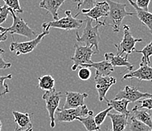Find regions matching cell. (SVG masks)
<instances>
[{
  "label": "cell",
  "mask_w": 152,
  "mask_h": 131,
  "mask_svg": "<svg viewBox=\"0 0 152 131\" xmlns=\"http://www.w3.org/2000/svg\"><path fill=\"white\" fill-rule=\"evenodd\" d=\"M73 1H74V2H77V4H78L79 2H80V0H73Z\"/></svg>",
  "instance_id": "cell-39"
},
{
  "label": "cell",
  "mask_w": 152,
  "mask_h": 131,
  "mask_svg": "<svg viewBox=\"0 0 152 131\" xmlns=\"http://www.w3.org/2000/svg\"><path fill=\"white\" fill-rule=\"evenodd\" d=\"M98 0H80V2L77 4V9L78 10L91 9L96 4Z\"/></svg>",
  "instance_id": "cell-31"
},
{
  "label": "cell",
  "mask_w": 152,
  "mask_h": 131,
  "mask_svg": "<svg viewBox=\"0 0 152 131\" xmlns=\"http://www.w3.org/2000/svg\"><path fill=\"white\" fill-rule=\"evenodd\" d=\"M80 122L83 124L87 131H99L100 130V127L98 126L95 123L93 116V111H90L89 114L86 117L84 118H79L78 119Z\"/></svg>",
  "instance_id": "cell-23"
},
{
  "label": "cell",
  "mask_w": 152,
  "mask_h": 131,
  "mask_svg": "<svg viewBox=\"0 0 152 131\" xmlns=\"http://www.w3.org/2000/svg\"><path fill=\"white\" fill-rule=\"evenodd\" d=\"M104 100L106 101V103L107 104L108 107H112L113 109H114L120 114H126V115H128V116L130 115L131 111L127 109V106L129 103L128 100H126V99H112V100H108V99H107V98Z\"/></svg>",
  "instance_id": "cell-21"
},
{
  "label": "cell",
  "mask_w": 152,
  "mask_h": 131,
  "mask_svg": "<svg viewBox=\"0 0 152 131\" xmlns=\"http://www.w3.org/2000/svg\"><path fill=\"white\" fill-rule=\"evenodd\" d=\"M61 97V92L57 91L55 88L52 90L45 91V93L42 95V99L45 102L46 109L49 113V118H50V127L52 128L55 127V114L59 108Z\"/></svg>",
  "instance_id": "cell-7"
},
{
  "label": "cell",
  "mask_w": 152,
  "mask_h": 131,
  "mask_svg": "<svg viewBox=\"0 0 152 131\" xmlns=\"http://www.w3.org/2000/svg\"><path fill=\"white\" fill-rule=\"evenodd\" d=\"M83 67H94L96 70L95 75L98 76H109L112 72H114V67L107 61H102L99 62H92V64H86Z\"/></svg>",
  "instance_id": "cell-20"
},
{
  "label": "cell",
  "mask_w": 152,
  "mask_h": 131,
  "mask_svg": "<svg viewBox=\"0 0 152 131\" xmlns=\"http://www.w3.org/2000/svg\"><path fill=\"white\" fill-rule=\"evenodd\" d=\"M15 122L20 129V131H33L34 127L30 120V114L29 113H21L19 111H12Z\"/></svg>",
  "instance_id": "cell-16"
},
{
  "label": "cell",
  "mask_w": 152,
  "mask_h": 131,
  "mask_svg": "<svg viewBox=\"0 0 152 131\" xmlns=\"http://www.w3.org/2000/svg\"><path fill=\"white\" fill-rule=\"evenodd\" d=\"M2 124L1 122V120H0V131H2Z\"/></svg>",
  "instance_id": "cell-38"
},
{
  "label": "cell",
  "mask_w": 152,
  "mask_h": 131,
  "mask_svg": "<svg viewBox=\"0 0 152 131\" xmlns=\"http://www.w3.org/2000/svg\"><path fill=\"white\" fill-rule=\"evenodd\" d=\"M8 39V34L5 32L0 33V42H4Z\"/></svg>",
  "instance_id": "cell-36"
},
{
  "label": "cell",
  "mask_w": 152,
  "mask_h": 131,
  "mask_svg": "<svg viewBox=\"0 0 152 131\" xmlns=\"http://www.w3.org/2000/svg\"><path fill=\"white\" fill-rule=\"evenodd\" d=\"M3 1L5 2V5L7 6H9L15 12L23 13V11L21 7H20L19 0H3Z\"/></svg>",
  "instance_id": "cell-29"
},
{
  "label": "cell",
  "mask_w": 152,
  "mask_h": 131,
  "mask_svg": "<svg viewBox=\"0 0 152 131\" xmlns=\"http://www.w3.org/2000/svg\"><path fill=\"white\" fill-rule=\"evenodd\" d=\"M86 22L85 28L83 29L82 35H79V33L77 31L76 37L77 40L79 42L85 43L87 46H92L95 47V52L98 54L99 52V42L101 41L100 34H99V28L100 26H105V24L102 21L101 24H97L95 27L92 25V20L89 18H86L85 20Z\"/></svg>",
  "instance_id": "cell-2"
},
{
  "label": "cell",
  "mask_w": 152,
  "mask_h": 131,
  "mask_svg": "<svg viewBox=\"0 0 152 131\" xmlns=\"http://www.w3.org/2000/svg\"><path fill=\"white\" fill-rule=\"evenodd\" d=\"M10 14L13 18L12 25L9 27H0V33L5 32L7 34H10L12 35L18 34V35L25 37L28 39H35L38 36L37 33L34 32L30 27L27 24L23 18L19 17L18 15H15V12L10 9Z\"/></svg>",
  "instance_id": "cell-3"
},
{
  "label": "cell",
  "mask_w": 152,
  "mask_h": 131,
  "mask_svg": "<svg viewBox=\"0 0 152 131\" xmlns=\"http://www.w3.org/2000/svg\"><path fill=\"white\" fill-rule=\"evenodd\" d=\"M127 1L135 9V15H137L138 18L141 20L142 24H145L149 29V31L152 34V13L139 8L132 0H127Z\"/></svg>",
  "instance_id": "cell-19"
},
{
  "label": "cell",
  "mask_w": 152,
  "mask_h": 131,
  "mask_svg": "<svg viewBox=\"0 0 152 131\" xmlns=\"http://www.w3.org/2000/svg\"><path fill=\"white\" fill-rule=\"evenodd\" d=\"M49 34V30H43V32L40 34H38V36L36 37L35 39L30 40L27 42H18L13 41L10 44L9 50L12 52H15L16 56L30 53L36 49L37 45L40 43L42 40Z\"/></svg>",
  "instance_id": "cell-9"
},
{
  "label": "cell",
  "mask_w": 152,
  "mask_h": 131,
  "mask_svg": "<svg viewBox=\"0 0 152 131\" xmlns=\"http://www.w3.org/2000/svg\"><path fill=\"white\" fill-rule=\"evenodd\" d=\"M136 78L139 81H146L152 82V67H150L145 63L141 62L139 68L136 71H129L123 77L122 81L126 79Z\"/></svg>",
  "instance_id": "cell-13"
},
{
  "label": "cell",
  "mask_w": 152,
  "mask_h": 131,
  "mask_svg": "<svg viewBox=\"0 0 152 131\" xmlns=\"http://www.w3.org/2000/svg\"><path fill=\"white\" fill-rule=\"evenodd\" d=\"M66 0H42L39 3V8L46 10L50 13L55 20H58V9Z\"/></svg>",
  "instance_id": "cell-17"
},
{
  "label": "cell",
  "mask_w": 152,
  "mask_h": 131,
  "mask_svg": "<svg viewBox=\"0 0 152 131\" xmlns=\"http://www.w3.org/2000/svg\"><path fill=\"white\" fill-rule=\"evenodd\" d=\"M12 78V74L6 76H0V96H4L10 92L9 85L5 83L6 80H11Z\"/></svg>",
  "instance_id": "cell-27"
},
{
  "label": "cell",
  "mask_w": 152,
  "mask_h": 131,
  "mask_svg": "<svg viewBox=\"0 0 152 131\" xmlns=\"http://www.w3.org/2000/svg\"><path fill=\"white\" fill-rule=\"evenodd\" d=\"M38 87L42 90L49 91L55 88V81L52 76L49 74L43 75L38 78Z\"/></svg>",
  "instance_id": "cell-24"
},
{
  "label": "cell",
  "mask_w": 152,
  "mask_h": 131,
  "mask_svg": "<svg viewBox=\"0 0 152 131\" xmlns=\"http://www.w3.org/2000/svg\"><path fill=\"white\" fill-rule=\"evenodd\" d=\"M94 81L95 82V88L99 94V99L100 102L106 99V94L109 89L117 83L116 78L110 76L95 75Z\"/></svg>",
  "instance_id": "cell-12"
},
{
  "label": "cell",
  "mask_w": 152,
  "mask_h": 131,
  "mask_svg": "<svg viewBox=\"0 0 152 131\" xmlns=\"http://www.w3.org/2000/svg\"><path fill=\"white\" fill-rule=\"evenodd\" d=\"M132 112L133 113V117L137 119L138 121H141L142 123L147 125L148 127L151 128L152 131V118L151 115L147 110L142 109H136L132 110Z\"/></svg>",
  "instance_id": "cell-22"
},
{
  "label": "cell",
  "mask_w": 152,
  "mask_h": 131,
  "mask_svg": "<svg viewBox=\"0 0 152 131\" xmlns=\"http://www.w3.org/2000/svg\"><path fill=\"white\" fill-rule=\"evenodd\" d=\"M106 131H112V130H109L108 129V130H106Z\"/></svg>",
  "instance_id": "cell-40"
},
{
  "label": "cell",
  "mask_w": 152,
  "mask_h": 131,
  "mask_svg": "<svg viewBox=\"0 0 152 131\" xmlns=\"http://www.w3.org/2000/svg\"><path fill=\"white\" fill-rule=\"evenodd\" d=\"M138 102L140 103V105H135L132 110L143 109V108H145L147 110H152V98L143 99L142 100Z\"/></svg>",
  "instance_id": "cell-30"
},
{
  "label": "cell",
  "mask_w": 152,
  "mask_h": 131,
  "mask_svg": "<svg viewBox=\"0 0 152 131\" xmlns=\"http://www.w3.org/2000/svg\"><path fill=\"white\" fill-rule=\"evenodd\" d=\"M65 17L51 22H45L42 25L43 30H49L50 28H58L66 30H78L82 27L84 20L82 19H77L72 16L71 11H65Z\"/></svg>",
  "instance_id": "cell-4"
},
{
  "label": "cell",
  "mask_w": 152,
  "mask_h": 131,
  "mask_svg": "<svg viewBox=\"0 0 152 131\" xmlns=\"http://www.w3.org/2000/svg\"><path fill=\"white\" fill-rule=\"evenodd\" d=\"M81 12L84 14L86 18L95 20L97 24H101L102 21L99 20L100 18H107L109 13V5L106 1L97 2L91 9H83Z\"/></svg>",
  "instance_id": "cell-11"
},
{
  "label": "cell",
  "mask_w": 152,
  "mask_h": 131,
  "mask_svg": "<svg viewBox=\"0 0 152 131\" xmlns=\"http://www.w3.org/2000/svg\"><path fill=\"white\" fill-rule=\"evenodd\" d=\"M10 14V8L6 5L0 6V25L7 20Z\"/></svg>",
  "instance_id": "cell-33"
},
{
  "label": "cell",
  "mask_w": 152,
  "mask_h": 131,
  "mask_svg": "<svg viewBox=\"0 0 152 131\" xmlns=\"http://www.w3.org/2000/svg\"><path fill=\"white\" fill-rule=\"evenodd\" d=\"M65 103L64 105V109L75 108L79 106L83 105L84 100L88 97L86 92L80 93L78 92H66Z\"/></svg>",
  "instance_id": "cell-14"
},
{
  "label": "cell",
  "mask_w": 152,
  "mask_h": 131,
  "mask_svg": "<svg viewBox=\"0 0 152 131\" xmlns=\"http://www.w3.org/2000/svg\"><path fill=\"white\" fill-rule=\"evenodd\" d=\"M107 116L110 118L112 123V131H124L127 124L128 118L129 116L124 114L110 113L107 114Z\"/></svg>",
  "instance_id": "cell-18"
},
{
  "label": "cell",
  "mask_w": 152,
  "mask_h": 131,
  "mask_svg": "<svg viewBox=\"0 0 152 131\" xmlns=\"http://www.w3.org/2000/svg\"><path fill=\"white\" fill-rule=\"evenodd\" d=\"M152 98V94L148 92H142L136 87L126 86L124 89L119 91L115 96L114 99H126L129 102H135L142 99Z\"/></svg>",
  "instance_id": "cell-10"
},
{
  "label": "cell",
  "mask_w": 152,
  "mask_h": 131,
  "mask_svg": "<svg viewBox=\"0 0 152 131\" xmlns=\"http://www.w3.org/2000/svg\"><path fill=\"white\" fill-rule=\"evenodd\" d=\"M130 131H151V128L142 123L141 121L135 119L133 116L130 118V125H129Z\"/></svg>",
  "instance_id": "cell-26"
},
{
  "label": "cell",
  "mask_w": 152,
  "mask_h": 131,
  "mask_svg": "<svg viewBox=\"0 0 152 131\" xmlns=\"http://www.w3.org/2000/svg\"><path fill=\"white\" fill-rule=\"evenodd\" d=\"M90 111L86 105L75 108H58L55 114V119L58 122H72L79 118H84L89 114Z\"/></svg>",
  "instance_id": "cell-6"
},
{
  "label": "cell",
  "mask_w": 152,
  "mask_h": 131,
  "mask_svg": "<svg viewBox=\"0 0 152 131\" xmlns=\"http://www.w3.org/2000/svg\"><path fill=\"white\" fill-rule=\"evenodd\" d=\"M75 52L74 56L70 58V60L74 62L72 66V71H76L79 67H83L86 64H92V56L94 54H96L95 51L92 50V46L89 45H80L78 44L74 45Z\"/></svg>",
  "instance_id": "cell-5"
},
{
  "label": "cell",
  "mask_w": 152,
  "mask_h": 131,
  "mask_svg": "<svg viewBox=\"0 0 152 131\" xmlns=\"http://www.w3.org/2000/svg\"><path fill=\"white\" fill-rule=\"evenodd\" d=\"M14 131H20V129L18 127H16L15 128V130H14Z\"/></svg>",
  "instance_id": "cell-37"
},
{
  "label": "cell",
  "mask_w": 152,
  "mask_h": 131,
  "mask_svg": "<svg viewBox=\"0 0 152 131\" xmlns=\"http://www.w3.org/2000/svg\"><path fill=\"white\" fill-rule=\"evenodd\" d=\"M124 30V37L122 40L118 44H114V46L117 50L118 56H126L134 52L135 49V44L143 41L142 39H138L132 37L130 33V27L128 25H124L123 27Z\"/></svg>",
  "instance_id": "cell-8"
},
{
  "label": "cell",
  "mask_w": 152,
  "mask_h": 131,
  "mask_svg": "<svg viewBox=\"0 0 152 131\" xmlns=\"http://www.w3.org/2000/svg\"><path fill=\"white\" fill-rule=\"evenodd\" d=\"M109 5V13L107 20H104L105 25L110 26L114 33H118L121 30V26L124 18L129 15H135L134 12H128L126 10V4L118 3L112 0H105Z\"/></svg>",
  "instance_id": "cell-1"
},
{
  "label": "cell",
  "mask_w": 152,
  "mask_h": 131,
  "mask_svg": "<svg viewBox=\"0 0 152 131\" xmlns=\"http://www.w3.org/2000/svg\"><path fill=\"white\" fill-rule=\"evenodd\" d=\"M150 2L151 0H136L135 4L140 9L148 12V5L150 4Z\"/></svg>",
  "instance_id": "cell-35"
},
{
  "label": "cell",
  "mask_w": 152,
  "mask_h": 131,
  "mask_svg": "<svg viewBox=\"0 0 152 131\" xmlns=\"http://www.w3.org/2000/svg\"><path fill=\"white\" fill-rule=\"evenodd\" d=\"M5 53L4 49H0V70H4V69H8L12 67V64L9 62H7L4 60L3 54Z\"/></svg>",
  "instance_id": "cell-34"
},
{
  "label": "cell",
  "mask_w": 152,
  "mask_h": 131,
  "mask_svg": "<svg viewBox=\"0 0 152 131\" xmlns=\"http://www.w3.org/2000/svg\"><path fill=\"white\" fill-rule=\"evenodd\" d=\"M92 72L89 67H80L78 71V77L82 81H88L90 79Z\"/></svg>",
  "instance_id": "cell-32"
},
{
  "label": "cell",
  "mask_w": 152,
  "mask_h": 131,
  "mask_svg": "<svg viewBox=\"0 0 152 131\" xmlns=\"http://www.w3.org/2000/svg\"><path fill=\"white\" fill-rule=\"evenodd\" d=\"M128 55L126 56H118L111 52H107L104 54V59L111 64L113 67H126L127 70L132 71L133 70V65L128 60Z\"/></svg>",
  "instance_id": "cell-15"
},
{
  "label": "cell",
  "mask_w": 152,
  "mask_h": 131,
  "mask_svg": "<svg viewBox=\"0 0 152 131\" xmlns=\"http://www.w3.org/2000/svg\"><path fill=\"white\" fill-rule=\"evenodd\" d=\"M112 109H113L112 107L107 108L106 109L100 111L99 114H97L95 117H94V119H95V123H96V124H97L98 126L100 127L101 125L103 124L104 120H105L106 117L107 116V114H108L109 112H110V111H111Z\"/></svg>",
  "instance_id": "cell-28"
},
{
  "label": "cell",
  "mask_w": 152,
  "mask_h": 131,
  "mask_svg": "<svg viewBox=\"0 0 152 131\" xmlns=\"http://www.w3.org/2000/svg\"><path fill=\"white\" fill-rule=\"evenodd\" d=\"M134 52L136 53H142V61L141 62L145 63L147 64H150V57L152 56V41H151L148 45H146L145 47L141 50H137L135 49Z\"/></svg>",
  "instance_id": "cell-25"
}]
</instances>
